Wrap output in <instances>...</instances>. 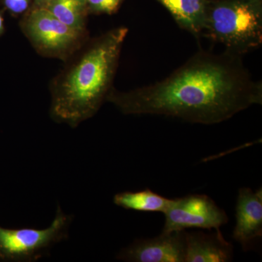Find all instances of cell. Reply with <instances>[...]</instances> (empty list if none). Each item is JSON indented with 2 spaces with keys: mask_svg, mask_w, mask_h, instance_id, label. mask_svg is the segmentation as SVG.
<instances>
[{
  "mask_svg": "<svg viewBox=\"0 0 262 262\" xmlns=\"http://www.w3.org/2000/svg\"><path fill=\"white\" fill-rule=\"evenodd\" d=\"M233 256V246L220 230L214 233L186 232L185 262H227Z\"/></svg>",
  "mask_w": 262,
  "mask_h": 262,
  "instance_id": "9c48e42d",
  "label": "cell"
},
{
  "mask_svg": "<svg viewBox=\"0 0 262 262\" xmlns=\"http://www.w3.org/2000/svg\"><path fill=\"white\" fill-rule=\"evenodd\" d=\"M73 217L61 207L46 229H7L0 226V261L32 262L44 257L55 244L68 238Z\"/></svg>",
  "mask_w": 262,
  "mask_h": 262,
  "instance_id": "277c9868",
  "label": "cell"
},
{
  "mask_svg": "<svg viewBox=\"0 0 262 262\" xmlns=\"http://www.w3.org/2000/svg\"><path fill=\"white\" fill-rule=\"evenodd\" d=\"M51 1L52 0H35L38 8H46Z\"/></svg>",
  "mask_w": 262,
  "mask_h": 262,
  "instance_id": "9a60e30c",
  "label": "cell"
},
{
  "mask_svg": "<svg viewBox=\"0 0 262 262\" xmlns=\"http://www.w3.org/2000/svg\"><path fill=\"white\" fill-rule=\"evenodd\" d=\"M106 99L125 115L177 117L213 125L261 104L262 84L253 80L239 55L200 51L166 78Z\"/></svg>",
  "mask_w": 262,
  "mask_h": 262,
  "instance_id": "6da1fadb",
  "label": "cell"
},
{
  "mask_svg": "<svg viewBox=\"0 0 262 262\" xmlns=\"http://www.w3.org/2000/svg\"><path fill=\"white\" fill-rule=\"evenodd\" d=\"M172 199L165 198L146 189L138 192H123L114 196V203L126 210L141 212H161L166 211Z\"/></svg>",
  "mask_w": 262,
  "mask_h": 262,
  "instance_id": "8fae6325",
  "label": "cell"
},
{
  "mask_svg": "<svg viewBox=\"0 0 262 262\" xmlns=\"http://www.w3.org/2000/svg\"><path fill=\"white\" fill-rule=\"evenodd\" d=\"M85 5L84 0H52L44 8L65 25L81 32L83 29Z\"/></svg>",
  "mask_w": 262,
  "mask_h": 262,
  "instance_id": "7c38bea8",
  "label": "cell"
},
{
  "mask_svg": "<svg viewBox=\"0 0 262 262\" xmlns=\"http://www.w3.org/2000/svg\"><path fill=\"white\" fill-rule=\"evenodd\" d=\"M186 232H162L154 238L139 239L123 248L117 258L134 262H185Z\"/></svg>",
  "mask_w": 262,
  "mask_h": 262,
  "instance_id": "8992f818",
  "label": "cell"
},
{
  "mask_svg": "<svg viewBox=\"0 0 262 262\" xmlns=\"http://www.w3.org/2000/svg\"><path fill=\"white\" fill-rule=\"evenodd\" d=\"M84 1L85 2V3H86V0H84Z\"/></svg>",
  "mask_w": 262,
  "mask_h": 262,
  "instance_id": "e0dca14e",
  "label": "cell"
},
{
  "mask_svg": "<svg viewBox=\"0 0 262 262\" xmlns=\"http://www.w3.org/2000/svg\"><path fill=\"white\" fill-rule=\"evenodd\" d=\"M127 32L125 27L110 31L71 70L53 96L55 120L77 126L97 113L107 98Z\"/></svg>",
  "mask_w": 262,
  "mask_h": 262,
  "instance_id": "7a4b0ae2",
  "label": "cell"
},
{
  "mask_svg": "<svg viewBox=\"0 0 262 262\" xmlns=\"http://www.w3.org/2000/svg\"><path fill=\"white\" fill-rule=\"evenodd\" d=\"M170 12L182 29L198 37L204 29L206 0H157Z\"/></svg>",
  "mask_w": 262,
  "mask_h": 262,
  "instance_id": "30bf717a",
  "label": "cell"
},
{
  "mask_svg": "<svg viewBox=\"0 0 262 262\" xmlns=\"http://www.w3.org/2000/svg\"><path fill=\"white\" fill-rule=\"evenodd\" d=\"M121 0H86L91 10L101 13H113L118 8Z\"/></svg>",
  "mask_w": 262,
  "mask_h": 262,
  "instance_id": "4fadbf2b",
  "label": "cell"
},
{
  "mask_svg": "<svg viewBox=\"0 0 262 262\" xmlns=\"http://www.w3.org/2000/svg\"><path fill=\"white\" fill-rule=\"evenodd\" d=\"M226 51L242 56L262 43L261 0L208 2L203 32Z\"/></svg>",
  "mask_w": 262,
  "mask_h": 262,
  "instance_id": "3957f363",
  "label": "cell"
},
{
  "mask_svg": "<svg viewBox=\"0 0 262 262\" xmlns=\"http://www.w3.org/2000/svg\"><path fill=\"white\" fill-rule=\"evenodd\" d=\"M3 29V19L2 18L1 15H0V33L2 32Z\"/></svg>",
  "mask_w": 262,
  "mask_h": 262,
  "instance_id": "2e32d148",
  "label": "cell"
},
{
  "mask_svg": "<svg viewBox=\"0 0 262 262\" xmlns=\"http://www.w3.org/2000/svg\"><path fill=\"white\" fill-rule=\"evenodd\" d=\"M29 0H5L7 8L12 13H22L27 10Z\"/></svg>",
  "mask_w": 262,
  "mask_h": 262,
  "instance_id": "5bb4252c",
  "label": "cell"
},
{
  "mask_svg": "<svg viewBox=\"0 0 262 262\" xmlns=\"http://www.w3.org/2000/svg\"><path fill=\"white\" fill-rule=\"evenodd\" d=\"M164 214L163 232H165L189 228L220 230V227L228 222L225 211L205 194H189L172 199Z\"/></svg>",
  "mask_w": 262,
  "mask_h": 262,
  "instance_id": "5b68a950",
  "label": "cell"
},
{
  "mask_svg": "<svg viewBox=\"0 0 262 262\" xmlns=\"http://www.w3.org/2000/svg\"><path fill=\"white\" fill-rule=\"evenodd\" d=\"M233 238L248 250L262 236V189H239L235 208Z\"/></svg>",
  "mask_w": 262,
  "mask_h": 262,
  "instance_id": "ba28073f",
  "label": "cell"
},
{
  "mask_svg": "<svg viewBox=\"0 0 262 262\" xmlns=\"http://www.w3.org/2000/svg\"><path fill=\"white\" fill-rule=\"evenodd\" d=\"M26 29L38 47L52 52L70 48L80 33L62 23L44 8L33 10L27 19Z\"/></svg>",
  "mask_w": 262,
  "mask_h": 262,
  "instance_id": "52a82bcc",
  "label": "cell"
}]
</instances>
